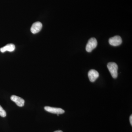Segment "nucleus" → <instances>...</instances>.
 Here are the masks:
<instances>
[{"instance_id":"obj_7","label":"nucleus","mask_w":132,"mask_h":132,"mask_svg":"<svg viewBox=\"0 0 132 132\" xmlns=\"http://www.w3.org/2000/svg\"><path fill=\"white\" fill-rule=\"evenodd\" d=\"M11 100L14 102L18 106L22 107L24 105L25 101L21 97H18L16 95H13L11 96Z\"/></svg>"},{"instance_id":"obj_8","label":"nucleus","mask_w":132,"mask_h":132,"mask_svg":"<svg viewBox=\"0 0 132 132\" xmlns=\"http://www.w3.org/2000/svg\"><path fill=\"white\" fill-rule=\"evenodd\" d=\"M15 49V46L13 44H9L0 49V51L2 53H4L6 51L12 52Z\"/></svg>"},{"instance_id":"obj_4","label":"nucleus","mask_w":132,"mask_h":132,"mask_svg":"<svg viewBox=\"0 0 132 132\" xmlns=\"http://www.w3.org/2000/svg\"><path fill=\"white\" fill-rule=\"evenodd\" d=\"M45 109L46 111L51 113L57 114H62L65 112V111L61 108H56L50 106H45Z\"/></svg>"},{"instance_id":"obj_11","label":"nucleus","mask_w":132,"mask_h":132,"mask_svg":"<svg viewBox=\"0 0 132 132\" xmlns=\"http://www.w3.org/2000/svg\"><path fill=\"white\" fill-rule=\"evenodd\" d=\"M54 132H63L62 131H61V130H59V131H55Z\"/></svg>"},{"instance_id":"obj_1","label":"nucleus","mask_w":132,"mask_h":132,"mask_svg":"<svg viewBox=\"0 0 132 132\" xmlns=\"http://www.w3.org/2000/svg\"><path fill=\"white\" fill-rule=\"evenodd\" d=\"M108 68L112 77L114 79L117 78L118 76V66L115 62H110L107 65Z\"/></svg>"},{"instance_id":"obj_5","label":"nucleus","mask_w":132,"mask_h":132,"mask_svg":"<svg viewBox=\"0 0 132 132\" xmlns=\"http://www.w3.org/2000/svg\"><path fill=\"white\" fill-rule=\"evenodd\" d=\"M42 28V24L40 22H35L32 25L31 29V32L34 34H37L39 32Z\"/></svg>"},{"instance_id":"obj_9","label":"nucleus","mask_w":132,"mask_h":132,"mask_svg":"<svg viewBox=\"0 0 132 132\" xmlns=\"http://www.w3.org/2000/svg\"><path fill=\"white\" fill-rule=\"evenodd\" d=\"M6 111L3 109L2 107L0 105V116L4 118V117H6Z\"/></svg>"},{"instance_id":"obj_2","label":"nucleus","mask_w":132,"mask_h":132,"mask_svg":"<svg viewBox=\"0 0 132 132\" xmlns=\"http://www.w3.org/2000/svg\"><path fill=\"white\" fill-rule=\"evenodd\" d=\"M97 39L94 38H92L89 40L86 46V49L88 52H92L97 46Z\"/></svg>"},{"instance_id":"obj_3","label":"nucleus","mask_w":132,"mask_h":132,"mask_svg":"<svg viewBox=\"0 0 132 132\" xmlns=\"http://www.w3.org/2000/svg\"><path fill=\"white\" fill-rule=\"evenodd\" d=\"M110 45L114 46H117L120 45L122 43V40L121 38L119 36H116L110 38L109 40Z\"/></svg>"},{"instance_id":"obj_6","label":"nucleus","mask_w":132,"mask_h":132,"mask_svg":"<svg viewBox=\"0 0 132 132\" xmlns=\"http://www.w3.org/2000/svg\"><path fill=\"white\" fill-rule=\"evenodd\" d=\"M99 74L98 72L96 70L94 69L90 70L88 72V77L90 81L92 82H94L98 78Z\"/></svg>"},{"instance_id":"obj_10","label":"nucleus","mask_w":132,"mask_h":132,"mask_svg":"<svg viewBox=\"0 0 132 132\" xmlns=\"http://www.w3.org/2000/svg\"><path fill=\"white\" fill-rule=\"evenodd\" d=\"M130 124H131V125L132 126V115H131L130 116Z\"/></svg>"}]
</instances>
